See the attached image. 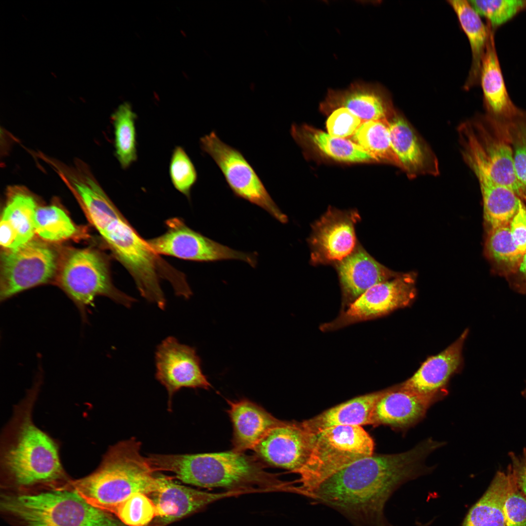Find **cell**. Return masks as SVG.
<instances>
[{
	"mask_svg": "<svg viewBox=\"0 0 526 526\" xmlns=\"http://www.w3.org/2000/svg\"><path fill=\"white\" fill-rule=\"evenodd\" d=\"M414 273L400 274L367 290L346 310L331 322L320 326L323 331L339 329L348 325L386 315L409 305L415 297Z\"/></svg>",
	"mask_w": 526,
	"mask_h": 526,
	"instance_id": "4fadbf2b",
	"label": "cell"
},
{
	"mask_svg": "<svg viewBox=\"0 0 526 526\" xmlns=\"http://www.w3.org/2000/svg\"><path fill=\"white\" fill-rule=\"evenodd\" d=\"M512 473L519 489L526 497V448H524L522 452L516 454L513 452H509Z\"/></svg>",
	"mask_w": 526,
	"mask_h": 526,
	"instance_id": "b9f144b4",
	"label": "cell"
},
{
	"mask_svg": "<svg viewBox=\"0 0 526 526\" xmlns=\"http://www.w3.org/2000/svg\"><path fill=\"white\" fill-rule=\"evenodd\" d=\"M522 394L523 396L524 397V398L526 400V386H525V388L524 389V390L522 392Z\"/></svg>",
	"mask_w": 526,
	"mask_h": 526,
	"instance_id": "ee69618b",
	"label": "cell"
},
{
	"mask_svg": "<svg viewBox=\"0 0 526 526\" xmlns=\"http://www.w3.org/2000/svg\"><path fill=\"white\" fill-rule=\"evenodd\" d=\"M157 380L166 389L168 406L171 408L173 394L182 388L211 387L201 368V360L196 349L168 337L157 347L155 355Z\"/></svg>",
	"mask_w": 526,
	"mask_h": 526,
	"instance_id": "5bb4252c",
	"label": "cell"
},
{
	"mask_svg": "<svg viewBox=\"0 0 526 526\" xmlns=\"http://www.w3.org/2000/svg\"><path fill=\"white\" fill-rule=\"evenodd\" d=\"M468 333V330H466L445 350L427 359L414 375L399 387L424 394L439 393L460 364L463 346Z\"/></svg>",
	"mask_w": 526,
	"mask_h": 526,
	"instance_id": "603a6c76",
	"label": "cell"
},
{
	"mask_svg": "<svg viewBox=\"0 0 526 526\" xmlns=\"http://www.w3.org/2000/svg\"><path fill=\"white\" fill-rule=\"evenodd\" d=\"M1 508L16 526H126L72 486L4 495Z\"/></svg>",
	"mask_w": 526,
	"mask_h": 526,
	"instance_id": "5b68a950",
	"label": "cell"
},
{
	"mask_svg": "<svg viewBox=\"0 0 526 526\" xmlns=\"http://www.w3.org/2000/svg\"><path fill=\"white\" fill-rule=\"evenodd\" d=\"M203 150L220 169L234 194L262 208L282 223L287 217L273 200L256 171L237 149L222 141L215 132L200 139Z\"/></svg>",
	"mask_w": 526,
	"mask_h": 526,
	"instance_id": "30bf717a",
	"label": "cell"
},
{
	"mask_svg": "<svg viewBox=\"0 0 526 526\" xmlns=\"http://www.w3.org/2000/svg\"><path fill=\"white\" fill-rule=\"evenodd\" d=\"M152 494L157 512L153 526H166L220 499L240 495L230 491H203L177 484L171 478L162 476L158 489Z\"/></svg>",
	"mask_w": 526,
	"mask_h": 526,
	"instance_id": "e0dca14e",
	"label": "cell"
},
{
	"mask_svg": "<svg viewBox=\"0 0 526 526\" xmlns=\"http://www.w3.org/2000/svg\"><path fill=\"white\" fill-rule=\"evenodd\" d=\"M475 173L481 188L487 223L491 228L509 225L523 201L510 189L481 173Z\"/></svg>",
	"mask_w": 526,
	"mask_h": 526,
	"instance_id": "f1b7e54d",
	"label": "cell"
},
{
	"mask_svg": "<svg viewBox=\"0 0 526 526\" xmlns=\"http://www.w3.org/2000/svg\"><path fill=\"white\" fill-rule=\"evenodd\" d=\"M388 389L353 398L303 421L302 423L308 432L315 436L333 427L371 425L375 407Z\"/></svg>",
	"mask_w": 526,
	"mask_h": 526,
	"instance_id": "d4e9b609",
	"label": "cell"
},
{
	"mask_svg": "<svg viewBox=\"0 0 526 526\" xmlns=\"http://www.w3.org/2000/svg\"><path fill=\"white\" fill-rule=\"evenodd\" d=\"M141 446L134 438L118 442L96 471L72 486L89 503L108 512L134 494H153L162 476H156L149 458L141 454Z\"/></svg>",
	"mask_w": 526,
	"mask_h": 526,
	"instance_id": "277c9868",
	"label": "cell"
},
{
	"mask_svg": "<svg viewBox=\"0 0 526 526\" xmlns=\"http://www.w3.org/2000/svg\"><path fill=\"white\" fill-rule=\"evenodd\" d=\"M440 393L424 394L401 388L388 389L374 409L371 425L405 428L420 419Z\"/></svg>",
	"mask_w": 526,
	"mask_h": 526,
	"instance_id": "ffe728a7",
	"label": "cell"
},
{
	"mask_svg": "<svg viewBox=\"0 0 526 526\" xmlns=\"http://www.w3.org/2000/svg\"><path fill=\"white\" fill-rule=\"evenodd\" d=\"M352 140L376 161L385 162L401 168L392 146L389 119L362 122L352 135Z\"/></svg>",
	"mask_w": 526,
	"mask_h": 526,
	"instance_id": "4dcf8cb0",
	"label": "cell"
},
{
	"mask_svg": "<svg viewBox=\"0 0 526 526\" xmlns=\"http://www.w3.org/2000/svg\"><path fill=\"white\" fill-rule=\"evenodd\" d=\"M135 118V114L127 103L120 105L112 116L116 155L124 169L129 167L137 157Z\"/></svg>",
	"mask_w": 526,
	"mask_h": 526,
	"instance_id": "1f68e13d",
	"label": "cell"
},
{
	"mask_svg": "<svg viewBox=\"0 0 526 526\" xmlns=\"http://www.w3.org/2000/svg\"><path fill=\"white\" fill-rule=\"evenodd\" d=\"M509 480L508 468L498 471L487 490L471 507L462 526H505L504 505Z\"/></svg>",
	"mask_w": 526,
	"mask_h": 526,
	"instance_id": "4316f807",
	"label": "cell"
},
{
	"mask_svg": "<svg viewBox=\"0 0 526 526\" xmlns=\"http://www.w3.org/2000/svg\"><path fill=\"white\" fill-rule=\"evenodd\" d=\"M374 440L359 426H338L316 436L310 456L297 473L294 492L307 497L325 480L362 458L373 454Z\"/></svg>",
	"mask_w": 526,
	"mask_h": 526,
	"instance_id": "8992f818",
	"label": "cell"
},
{
	"mask_svg": "<svg viewBox=\"0 0 526 526\" xmlns=\"http://www.w3.org/2000/svg\"><path fill=\"white\" fill-rule=\"evenodd\" d=\"M15 444L5 455L13 483L21 488L49 484L60 478L61 468L56 447L44 432L31 423L22 427Z\"/></svg>",
	"mask_w": 526,
	"mask_h": 526,
	"instance_id": "ba28073f",
	"label": "cell"
},
{
	"mask_svg": "<svg viewBox=\"0 0 526 526\" xmlns=\"http://www.w3.org/2000/svg\"><path fill=\"white\" fill-rule=\"evenodd\" d=\"M75 190L94 227L116 258L133 278L141 296L164 310L166 301L160 285L164 265L126 221L99 185L92 178L78 182Z\"/></svg>",
	"mask_w": 526,
	"mask_h": 526,
	"instance_id": "7a4b0ae2",
	"label": "cell"
},
{
	"mask_svg": "<svg viewBox=\"0 0 526 526\" xmlns=\"http://www.w3.org/2000/svg\"><path fill=\"white\" fill-rule=\"evenodd\" d=\"M481 138L467 132L465 158L475 173H481L514 192L526 202V187L517 177L510 136L482 128Z\"/></svg>",
	"mask_w": 526,
	"mask_h": 526,
	"instance_id": "8fae6325",
	"label": "cell"
},
{
	"mask_svg": "<svg viewBox=\"0 0 526 526\" xmlns=\"http://www.w3.org/2000/svg\"><path fill=\"white\" fill-rule=\"evenodd\" d=\"M327 121L328 133L337 137L352 136L362 123V120L347 109L339 108L333 111Z\"/></svg>",
	"mask_w": 526,
	"mask_h": 526,
	"instance_id": "f35d334b",
	"label": "cell"
},
{
	"mask_svg": "<svg viewBox=\"0 0 526 526\" xmlns=\"http://www.w3.org/2000/svg\"><path fill=\"white\" fill-rule=\"evenodd\" d=\"M513 142V160L517 178L526 187V126L517 131Z\"/></svg>",
	"mask_w": 526,
	"mask_h": 526,
	"instance_id": "ab89813d",
	"label": "cell"
},
{
	"mask_svg": "<svg viewBox=\"0 0 526 526\" xmlns=\"http://www.w3.org/2000/svg\"><path fill=\"white\" fill-rule=\"evenodd\" d=\"M108 512L126 526H147L157 516L153 501L143 493L132 495Z\"/></svg>",
	"mask_w": 526,
	"mask_h": 526,
	"instance_id": "836d02e7",
	"label": "cell"
},
{
	"mask_svg": "<svg viewBox=\"0 0 526 526\" xmlns=\"http://www.w3.org/2000/svg\"><path fill=\"white\" fill-rule=\"evenodd\" d=\"M454 10L470 45L472 64L467 82L468 88L480 77L482 60L489 37L488 28L469 1L449 0Z\"/></svg>",
	"mask_w": 526,
	"mask_h": 526,
	"instance_id": "f546056e",
	"label": "cell"
},
{
	"mask_svg": "<svg viewBox=\"0 0 526 526\" xmlns=\"http://www.w3.org/2000/svg\"><path fill=\"white\" fill-rule=\"evenodd\" d=\"M509 480L504 505L505 526H526V497L517 487L510 464Z\"/></svg>",
	"mask_w": 526,
	"mask_h": 526,
	"instance_id": "74e56055",
	"label": "cell"
},
{
	"mask_svg": "<svg viewBox=\"0 0 526 526\" xmlns=\"http://www.w3.org/2000/svg\"><path fill=\"white\" fill-rule=\"evenodd\" d=\"M389 123L392 146L401 168L412 177L437 172L435 160L408 122L394 112Z\"/></svg>",
	"mask_w": 526,
	"mask_h": 526,
	"instance_id": "cb8c5ba5",
	"label": "cell"
},
{
	"mask_svg": "<svg viewBox=\"0 0 526 526\" xmlns=\"http://www.w3.org/2000/svg\"><path fill=\"white\" fill-rule=\"evenodd\" d=\"M468 1L480 16L485 17L494 27L510 19L525 5L524 1L521 0Z\"/></svg>",
	"mask_w": 526,
	"mask_h": 526,
	"instance_id": "d590c367",
	"label": "cell"
},
{
	"mask_svg": "<svg viewBox=\"0 0 526 526\" xmlns=\"http://www.w3.org/2000/svg\"><path fill=\"white\" fill-rule=\"evenodd\" d=\"M169 173L174 187L185 195L189 196L195 183L197 175L195 168L185 150L176 147L172 155Z\"/></svg>",
	"mask_w": 526,
	"mask_h": 526,
	"instance_id": "8d00e7d4",
	"label": "cell"
},
{
	"mask_svg": "<svg viewBox=\"0 0 526 526\" xmlns=\"http://www.w3.org/2000/svg\"><path fill=\"white\" fill-rule=\"evenodd\" d=\"M156 470L167 471L183 483L207 488H222L240 495L287 491L288 483L268 472L254 458L234 451L186 454H151Z\"/></svg>",
	"mask_w": 526,
	"mask_h": 526,
	"instance_id": "3957f363",
	"label": "cell"
},
{
	"mask_svg": "<svg viewBox=\"0 0 526 526\" xmlns=\"http://www.w3.org/2000/svg\"><path fill=\"white\" fill-rule=\"evenodd\" d=\"M316 438L302 422L282 421L253 450L268 464L297 473L306 463Z\"/></svg>",
	"mask_w": 526,
	"mask_h": 526,
	"instance_id": "2e32d148",
	"label": "cell"
},
{
	"mask_svg": "<svg viewBox=\"0 0 526 526\" xmlns=\"http://www.w3.org/2000/svg\"><path fill=\"white\" fill-rule=\"evenodd\" d=\"M320 108L327 114L344 108L363 122L389 119L394 113L389 97L380 87L361 82H354L345 90H329Z\"/></svg>",
	"mask_w": 526,
	"mask_h": 526,
	"instance_id": "ac0fdd59",
	"label": "cell"
},
{
	"mask_svg": "<svg viewBox=\"0 0 526 526\" xmlns=\"http://www.w3.org/2000/svg\"><path fill=\"white\" fill-rule=\"evenodd\" d=\"M34 198L23 191H14L2 210L0 244L4 250L17 248L32 240L37 208Z\"/></svg>",
	"mask_w": 526,
	"mask_h": 526,
	"instance_id": "7402d4cb",
	"label": "cell"
},
{
	"mask_svg": "<svg viewBox=\"0 0 526 526\" xmlns=\"http://www.w3.org/2000/svg\"><path fill=\"white\" fill-rule=\"evenodd\" d=\"M360 219L356 210L329 207L312 225L308 239L312 263H337L349 256L356 247L355 225Z\"/></svg>",
	"mask_w": 526,
	"mask_h": 526,
	"instance_id": "9a60e30c",
	"label": "cell"
},
{
	"mask_svg": "<svg viewBox=\"0 0 526 526\" xmlns=\"http://www.w3.org/2000/svg\"><path fill=\"white\" fill-rule=\"evenodd\" d=\"M35 233L43 240L58 242L70 239L77 229L66 212L56 206L38 207L35 216Z\"/></svg>",
	"mask_w": 526,
	"mask_h": 526,
	"instance_id": "d6a6232c",
	"label": "cell"
},
{
	"mask_svg": "<svg viewBox=\"0 0 526 526\" xmlns=\"http://www.w3.org/2000/svg\"><path fill=\"white\" fill-rule=\"evenodd\" d=\"M59 264L56 252L38 241L4 250L1 255L0 301L50 282L57 275Z\"/></svg>",
	"mask_w": 526,
	"mask_h": 526,
	"instance_id": "9c48e42d",
	"label": "cell"
},
{
	"mask_svg": "<svg viewBox=\"0 0 526 526\" xmlns=\"http://www.w3.org/2000/svg\"><path fill=\"white\" fill-rule=\"evenodd\" d=\"M343 304L348 306L373 286L400 274L380 264L361 246L336 263Z\"/></svg>",
	"mask_w": 526,
	"mask_h": 526,
	"instance_id": "d6986e66",
	"label": "cell"
},
{
	"mask_svg": "<svg viewBox=\"0 0 526 526\" xmlns=\"http://www.w3.org/2000/svg\"><path fill=\"white\" fill-rule=\"evenodd\" d=\"M167 225L165 233L147 241L158 255L197 262L238 260L252 267L257 265V253H245L222 244L190 228L179 219L169 220Z\"/></svg>",
	"mask_w": 526,
	"mask_h": 526,
	"instance_id": "7c38bea8",
	"label": "cell"
},
{
	"mask_svg": "<svg viewBox=\"0 0 526 526\" xmlns=\"http://www.w3.org/2000/svg\"><path fill=\"white\" fill-rule=\"evenodd\" d=\"M440 446L429 440L403 453L362 458L325 480L308 498L353 526H393L384 513L387 501L401 485L428 472L422 461Z\"/></svg>",
	"mask_w": 526,
	"mask_h": 526,
	"instance_id": "6da1fadb",
	"label": "cell"
},
{
	"mask_svg": "<svg viewBox=\"0 0 526 526\" xmlns=\"http://www.w3.org/2000/svg\"><path fill=\"white\" fill-rule=\"evenodd\" d=\"M491 36L483 55L480 79L484 98L495 114L509 117L516 109L507 92L498 58Z\"/></svg>",
	"mask_w": 526,
	"mask_h": 526,
	"instance_id": "484cf974",
	"label": "cell"
},
{
	"mask_svg": "<svg viewBox=\"0 0 526 526\" xmlns=\"http://www.w3.org/2000/svg\"><path fill=\"white\" fill-rule=\"evenodd\" d=\"M486 249L490 257L507 268L519 267L524 253L514 243L509 225L491 228L486 242Z\"/></svg>",
	"mask_w": 526,
	"mask_h": 526,
	"instance_id": "e575fe53",
	"label": "cell"
},
{
	"mask_svg": "<svg viewBox=\"0 0 526 526\" xmlns=\"http://www.w3.org/2000/svg\"><path fill=\"white\" fill-rule=\"evenodd\" d=\"M519 268L520 271L526 276V252L523 256Z\"/></svg>",
	"mask_w": 526,
	"mask_h": 526,
	"instance_id": "7bdbcfd3",
	"label": "cell"
},
{
	"mask_svg": "<svg viewBox=\"0 0 526 526\" xmlns=\"http://www.w3.org/2000/svg\"><path fill=\"white\" fill-rule=\"evenodd\" d=\"M233 426V451L252 449L273 428L282 422L261 406L246 399L227 400Z\"/></svg>",
	"mask_w": 526,
	"mask_h": 526,
	"instance_id": "44dd1931",
	"label": "cell"
},
{
	"mask_svg": "<svg viewBox=\"0 0 526 526\" xmlns=\"http://www.w3.org/2000/svg\"><path fill=\"white\" fill-rule=\"evenodd\" d=\"M514 243L523 253L526 252V207L523 202L509 225Z\"/></svg>",
	"mask_w": 526,
	"mask_h": 526,
	"instance_id": "60d3db41",
	"label": "cell"
},
{
	"mask_svg": "<svg viewBox=\"0 0 526 526\" xmlns=\"http://www.w3.org/2000/svg\"><path fill=\"white\" fill-rule=\"evenodd\" d=\"M57 275L59 286L76 306L83 323L88 322L89 307L97 296L107 297L127 308L135 301L113 286L107 262L94 249L69 251L59 263Z\"/></svg>",
	"mask_w": 526,
	"mask_h": 526,
	"instance_id": "52a82bcc",
	"label": "cell"
},
{
	"mask_svg": "<svg viewBox=\"0 0 526 526\" xmlns=\"http://www.w3.org/2000/svg\"><path fill=\"white\" fill-rule=\"evenodd\" d=\"M291 132L297 141L308 143L323 154L337 161L359 163L375 159L352 140L333 136L313 127L293 126Z\"/></svg>",
	"mask_w": 526,
	"mask_h": 526,
	"instance_id": "83f0119b",
	"label": "cell"
}]
</instances>
